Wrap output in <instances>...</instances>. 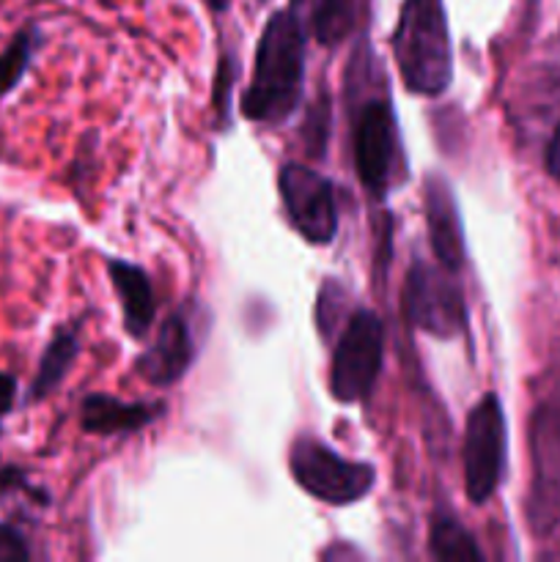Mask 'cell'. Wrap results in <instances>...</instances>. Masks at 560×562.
Returning a JSON list of instances; mask_svg holds the SVG:
<instances>
[{
	"label": "cell",
	"mask_w": 560,
	"mask_h": 562,
	"mask_svg": "<svg viewBox=\"0 0 560 562\" xmlns=\"http://www.w3.org/2000/svg\"><path fill=\"white\" fill-rule=\"evenodd\" d=\"M305 77V33L291 9L275 11L256 49L253 80L242 97L245 119L278 124L296 110Z\"/></svg>",
	"instance_id": "6da1fadb"
},
{
	"label": "cell",
	"mask_w": 560,
	"mask_h": 562,
	"mask_svg": "<svg viewBox=\"0 0 560 562\" xmlns=\"http://www.w3.org/2000/svg\"><path fill=\"white\" fill-rule=\"evenodd\" d=\"M404 86L421 97H439L453 77L448 16L443 0H406L393 36Z\"/></svg>",
	"instance_id": "7a4b0ae2"
},
{
	"label": "cell",
	"mask_w": 560,
	"mask_h": 562,
	"mask_svg": "<svg viewBox=\"0 0 560 562\" xmlns=\"http://www.w3.org/2000/svg\"><path fill=\"white\" fill-rule=\"evenodd\" d=\"M289 467L311 497L327 505H351L373 488V467L340 459L333 448L302 437L291 445Z\"/></svg>",
	"instance_id": "3957f363"
},
{
	"label": "cell",
	"mask_w": 560,
	"mask_h": 562,
	"mask_svg": "<svg viewBox=\"0 0 560 562\" xmlns=\"http://www.w3.org/2000/svg\"><path fill=\"white\" fill-rule=\"evenodd\" d=\"M384 329L377 313L355 311L346 322L344 335L329 368V393L344 404L366 398L382 368Z\"/></svg>",
	"instance_id": "277c9868"
},
{
	"label": "cell",
	"mask_w": 560,
	"mask_h": 562,
	"mask_svg": "<svg viewBox=\"0 0 560 562\" xmlns=\"http://www.w3.org/2000/svg\"><path fill=\"white\" fill-rule=\"evenodd\" d=\"M505 464V415L497 395L472 406L464 431V488L472 505H483L497 488Z\"/></svg>",
	"instance_id": "5b68a950"
},
{
	"label": "cell",
	"mask_w": 560,
	"mask_h": 562,
	"mask_svg": "<svg viewBox=\"0 0 560 562\" xmlns=\"http://www.w3.org/2000/svg\"><path fill=\"white\" fill-rule=\"evenodd\" d=\"M450 269H434L417 261L406 274L404 311L417 329L437 338H453L464 329L467 311Z\"/></svg>",
	"instance_id": "8992f818"
},
{
	"label": "cell",
	"mask_w": 560,
	"mask_h": 562,
	"mask_svg": "<svg viewBox=\"0 0 560 562\" xmlns=\"http://www.w3.org/2000/svg\"><path fill=\"white\" fill-rule=\"evenodd\" d=\"M280 195L294 228L311 245H327L338 231V212H335V192L324 176L305 165H285L280 170Z\"/></svg>",
	"instance_id": "52a82bcc"
},
{
	"label": "cell",
	"mask_w": 560,
	"mask_h": 562,
	"mask_svg": "<svg viewBox=\"0 0 560 562\" xmlns=\"http://www.w3.org/2000/svg\"><path fill=\"white\" fill-rule=\"evenodd\" d=\"M395 157L393 113L384 102H368L357 119L355 130V165L362 187L371 198L382 201L388 195Z\"/></svg>",
	"instance_id": "ba28073f"
},
{
	"label": "cell",
	"mask_w": 560,
	"mask_h": 562,
	"mask_svg": "<svg viewBox=\"0 0 560 562\" xmlns=\"http://www.w3.org/2000/svg\"><path fill=\"white\" fill-rule=\"evenodd\" d=\"M423 198H426V223L434 256H437L439 267L456 272L464 263V231H461L453 190L443 176H426Z\"/></svg>",
	"instance_id": "9c48e42d"
},
{
	"label": "cell",
	"mask_w": 560,
	"mask_h": 562,
	"mask_svg": "<svg viewBox=\"0 0 560 562\" xmlns=\"http://www.w3.org/2000/svg\"><path fill=\"white\" fill-rule=\"evenodd\" d=\"M192 357H195V346H192L190 324L181 316H170L159 327L152 349L137 360V371L146 382L168 387L184 376L187 368L192 366Z\"/></svg>",
	"instance_id": "30bf717a"
},
{
	"label": "cell",
	"mask_w": 560,
	"mask_h": 562,
	"mask_svg": "<svg viewBox=\"0 0 560 562\" xmlns=\"http://www.w3.org/2000/svg\"><path fill=\"white\" fill-rule=\"evenodd\" d=\"M110 280L119 291L124 307V327L132 338H143L154 322V294L148 274L141 267L126 261H108Z\"/></svg>",
	"instance_id": "8fae6325"
},
{
	"label": "cell",
	"mask_w": 560,
	"mask_h": 562,
	"mask_svg": "<svg viewBox=\"0 0 560 562\" xmlns=\"http://www.w3.org/2000/svg\"><path fill=\"white\" fill-rule=\"evenodd\" d=\"M159 412H163L159 404H124V401L110 398V395H88L82 401V428L88 434H104V437L137 431L146 423H152Z\"/></svg>",
	"instance_id": "7c38bea8"
},
{
	"label": "cell",
	"mask_w": 560,
	"mask_h": 562,
	"mask_svg": "<svg viewBox=\"0 0 560 562\" xmlns=\"http://www.w3.org/2000/svg\"><path fill=\"white\" fill-rule=\"evenodd\" d=\"M77 351H80V344H77L75 329H58L55 338L47 344V349H44L42 362H38V373L31 387V401L47 398L64 382Z\"/></svg>",
	"instance_id": "4fadbf2b"
},
{
	"label": "cell",
	"mask_w": 560,
	"mask_h": 562,
	"mask_svg": "<svg viewBox=\"0 0 560 562\" xmlns=\"http://www.w3.org/2000/svg\"><path fill=\"white\" fill-rule=\"evenodd\" d=\"M368 14V0H322L313 20L316 38L327 47H335L349 38L362 25Z\"/></svg>",
	"instance_id": "5bb4252c"
},
{
	"label": "cell",
	"mask_w": 560,
	"mask_h": 562,
	"mask_svg": "<svg viewBox=\"0 0 560 562\" xmlns=\"http://www.w3.org/2000/svg\"><path fill=\"white\" fill-rule=\"evenodd\" d=\"M428 549L437 560L456 562V560H481V549L472 541L470 532L450 516H434L432 532H428Z\"/></svg>",
	"instance_id": "9a60e30c"
},
{
	"label": "cell",
	"mask_w": 560,
	"mask_h": 562,
	"mask_svg": "<svg viewBox=\"0 0 560 562\" xmlns=\"http://www.w3.org/2000/svg\"><path fill=\"white\" fill-rule=\"evenodd\" d=\"M33 47H36V31H22L16 33L14 42L0 53V97H5L9 91H14L16 82L22 80V75L31 66Z\"/></svg>",
	"instance_id": "2e32d148"
},
{
	"label": "cell",
	"mask_w": 560,
	"mask_h": 562,
	"mask_svg": "<svg viewBox=\"0 0 560 562\" xmlns=\"http://www.w3.org/2000/svg\"><path fill=\"white\" fill-rule=\"evenodd\" d=\"M31 558L20 532L9 525H0V562H25Z\"/></svg>",
	"instance_id": "e0dca14e"
},
{
	"label": "cell",
	"mask_w": 560,
	"mask_h": 562,
	"mask_svg": "<svg viewBox=\"0 0 560 562\" xmlns=\"http://www.w3.org/2000/svg\"><path fill=\"white\" fill-rule=\"evenodd\" d=\"M231 80H234V69H231L228 55H223V60H220V69H217V91H214V104H217L220 119L223 121H225V115H228Z\"/></svg>",
	"instance_id": "ac0fdd59"
},
{
	"label": "cell",
	"mask_w": 560,
	"mask_h": 562,
	"mask_svg": "<svg viewBox=\"0 0 560 562\" xmlns=\"http://www.w3.org/2000/svg\"><path fill=\"white\" fill-rule=\"evenodd\" d=\"M16 398V379L11 373H0V417L9 415Z\"/></svg>",
	"instance_id": "d6986e66"
},
{
	"label": "cell",
	"mask_w": 560,
	"mask_h": 562,
	"mask_svg": "<svg viewBox=\"0 0 560 562\" xmlns=\"http://www.w3.org/2000/svg\"><path fill=\"white\" fill-rule=\"evenodd\" d=\"M547 165H549V170H552V173L560 179V126H558V132H555L552 143H549Z\"/></svg>",
	"instance_id": "ffe728a7"
},
{
	"label": "cell",
	"mask_w": 560,
	"mask_h": 562,
	"mask_svg": "<svg viewBox=\"0 0 560 562\" xmlns=\"http://www.w3.org/2000/svg\"><path fill=\"white\" fill-rule=\"evenodd\" d=\"M209 5H212L214 11H225L231 5V0H209Z\"/></svg>",
	"instance_id": "44dd1931"
},
{
	"label": "cell",
	"mask_w": 560,
	"mask_h": 562,
	"mask_svg": "<svg viewBox=\"0 0 560 562\" xmlns=\"http://www.w3.org/2000/svg\"><path fill=\"white\" fill-rule=\"evenodd\" d=\"M302 3H307V0H291V5H294V9H296V5H302Z\"/></svg>",
	"instance_id": "7402d4cb"
}]
</instances>
